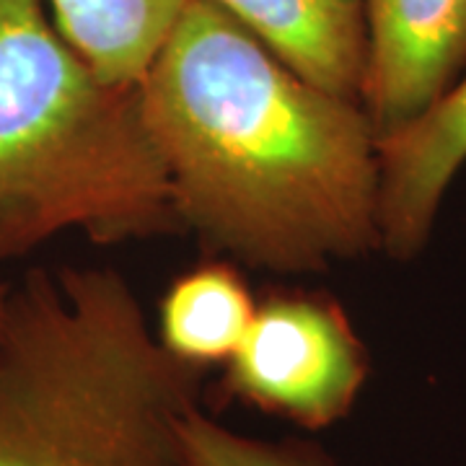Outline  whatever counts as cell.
I'll use <instances>...</instances> for the list:
<instances>
[{"label": "cell", "mask_w": 466, "mask_h": 466, "mask_svg": "<svg viewBox=\"0 0 466 466\" xmlns=\"http://www.w3.org/2000/svg\"><path fill=\"white\" fill-rule=\"evenodd\" d=\"M184 231L236 262L321 272L379 251V135L213 0H187L140 78Z\"/></svg>", "instance_id": "obj_1"}, {"label": "cell", "mask_w": 466, "mask_h": 466, "mask_svg": "<svg viewBox=\"0 0 466 466\" xmlns=\"http://www.w3.org/2000/svg\"><path fill=\"white\" fill-rule=\"evenodd\" d=\"M202 373L161 348L122 272L34 269L0 324V466H187Z\"/></svg>", "instance_id": "obj_2"}, {"label": "cell", "mask_w": 466, "mask_h": 466, "mask_svg": "<svg viewBox=\"0 0 466 466\" xmlns=\"http://www.w3.org/2000/svg\"><path fill=\"white\" fill-rule=\"evenodd\" d=\"M66 231L122 244L184 231L140 84H109L45 0H0V265Z\"/></svg>", "instance_id": "obj_3"}, {"label": "cell", "mask_w": 466, "mask_h": 466, "mask_svg": "<svg viewBox=\"0 0 466 466\" xmlns=\"http://www.w3.org/2000/svg\"><path fill=\"white\" fill-rule=\"evenodd\" d=\"M223 368L226 397L324 431L355 407L370 358L345 306L329 293L272 288L257 300L249 332Z\"/></svg>", "instance_id": "obj_4"}, {"label": "cell", "mask_w": 466, "mask_h": 466, "mask_svg": "<svg viewBox=\"0 0 466 466\" xmlns=\"http://www.w3.org/2000/svg\"><path fill=\"white\" fill-rule=\"evenodd\" d=\"M360 106L381 137L412 125L466 70V0H363Z\"/></svg>", "instance_id": "obj_5"}, {"label": "cell", "mask_w": 466, "mask_h": 466, "mask_svg": "<svg viewBox=\"0 0 466 466\" xmlns=\"http://www.w3.org/2000/svg\"><path fill=\"white\" fill-rule=\"evenodd\" d=\"M466 164V70L412 125L379 140V251L415 259Z\"/></svg>", "instance_id": "obj_6"}, {"label": "cell", "mask_w": 466, "mask_h": 466, "mask_svg": "<svg viewBox=\"0 0 466 466\" xmlns=\"http://www.w3.org/2000/svg\"><path fill=\"white\" fill-rule=\"evenodd\" d=\"M283 66L321 91L360 101L368 60L363 0H213Z\"/></svg>", "instance_id": "obj_7"}, {"label": "cell", "mask_w": 466, "mask_h": 466, "mask_svg": "<svg viewBox=\"0 0 466 466\" xmlns=\"http://www.w3.org/2000/svg\"><path fill=\"white\" fill-rule=\"evenodd\" d=\"M257 299L233 262L213 259L177 275L158 309V342L171 358L208 370L226 366L247 337Z\"/></svg>", "instance_id": "obj_8"}, {"label": "cell", "mask_w": 466, "mask_h": 466, "mask_svg": "<svg viewBox=\"0 0 466 466\" xmlns=\"http://www.w3.org/2000/svg\"><path fill=\"white\" fill-rule=\"evenodd\" d=\"M187 0H45L66 42L109 84H140Z\"/></svg>", "instance_id": "obj_9"}, {"label": "cell", "mask_w": 466, "mask_h": 466, "mask_svg": "<svg viewBox=\"0 0 466 466\" xmlns=\"http://www.w3.org/2000/svg\"><path fill=\"white\" fill-rule=\"evenodd\" d=\"M182 449L187 466H337L314 443L262 441L233 433L198 407L182 420Z\"/></svg>", "instance_id": "obj_10"}, {"label": "cell", "mask_w": 466, "mask_h": 466, "mask_svg": "<svg viewBox=\"0 0 466 466\" xmlns=\"http://www.w3.org/2000/svg\"><path fill=\"white\" fill-rule=\"evenodd\" d=\"M8 293H11V285H5L0 280V324H3V314H5V303H8Z\"/></svg>", "instance_id": "obj_11"}]
</instances>
